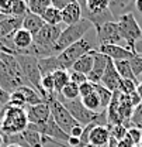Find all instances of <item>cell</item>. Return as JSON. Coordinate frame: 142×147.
I'll return each mask as SVG.
<instances>
[{"instance_id": "obj_2", "label": "cell", "mask_w": 142, "mask_h": 147, "mask_svg": "<svg viewBox=\"0 0 142 147\" xmlns=\"http://www.w3.org/2000/svg\"><path fill=\"white\" fill-rule=\"evenodd\" d=\"M93 27V24L90 23L87 18H82L80 21L75 23V24H71V26H66L61 36L58 38L56 44H55V54L58 55L59 53H62L65 48H68L69 45L80 41L82 38H85L86 33L89 31L90 28Z\"/></svg>"}, {"instance_id": "obj_1", "label": "cell", "mask_w": 142, "mask_h": 147, "mask_svg": "<svg viewBox=\"0 0 142 147\" xmlns=\"http://www.w3.org/2000/svg\"><path fill=\"white\" fill-rule=\"evenodd\" d=\"M28 126L25 109L4 106L0 110V131L3 134L23 133Z\"/></svg>"}, {"instance_id": "obj_35", "label": "cell", "mask_w": 142, "mask_h": 147, "mask_svg": "<svg viewBox=\"0 0 142 147\" xmlns=\"http://www.w3.org/2000/svg\"><path fill=\"white\" fill-rule=\"evenodd\" d=\"M129 127H137L142 130V100L138 106L134 108L131 120H129Z\"/></svg>"}, {"instance_id": "obj_3", "label": "cell", "mask_w": 142, "mask_h": 147, "mask_svg": "<svg viewBox=\"0 0 142 147\" xmlns=\"http://www.w3.org/2000/svg\"><path fill=\"white\" fill-rule=\"evenodd\" d=\"M20 68L24 74V78L27 79V82L30 84L31 88H34L35 91L39 92V95L44 99H48L47 93L42 91L41 88V72H39V67H38V59L33 55H27V54H17L16 55Z\"/></svg>"}, {"instance_id": "obj_10", "label": "cell", "mask_w": 142, "mask_h": 147, "mask_svg": "<svg viewBox=\"0 0 142 147\" xmlns=\"http://www.w3.org/2000/svg\"><path fill=\"white\" fill-rule=\"evenodd\" d=\"M99 51L101 54L108 57L111 61H123V59H131L134 57V53L129 51L127 47H123L120 44H108V45H100Z\"/></svg>"}, {"instance_id": "obj_25", "label": "cell", "mask_w": 142, "mask_h": 147, "mask_svg": "<svg viewBox=\"0 0 142 147\" xmlns=\"http://www.w3.org/2000/svg\"><path fill=\"white\" fill-rule=\"evenodd\" d=\"M53 78V86H55V93H61L62 89L71 82L69 79V72L65 69H58L52 74Z\"/></svg>"}, {"instance_id": "obj_48", "label": "cell", "mask_w": 142, "mask_h": 147, "mask_svg": "<svg viewBox=\"0 0 142 147\" xmlns=\"http://www.w3.org/2000/svg\"><path fill=\"white\" fill-rule=\"evenodd\" d=\"M137 93L141 96V99H142V81L138 82V85H137Z\"/></svg>"}, {"instance_id": "obj_13", "label": "cell", "mask_w": 142, "mask_h": 147, "mask_svg": "<svg viewBox=\"0 0 142 147\" xmlns=\"http://www.w3.org/2000/svg\"><path fill=\"white\" fill-rule=\"evenodd\" d=\"M20 86H24V84H21L17 78H14V75L10 72L6 68V65L0 61V89L11 93Z\"/></svg>"}, {"instance_id": "obj_27", "label": "cell", "mask_w": 142, "mask_h": 147, "mask_svg": "<svg viewBox=\"0 0 142 147\" xmlns=\"http://www.w3.org/2000/svg\"><path fill=\"white\" fill-rule=\"evenodd\" d=\"M94 92H96V95H97L99 99H100V106H101V109L106 110L107 106H108L110 102H111L113 92L108 91L106 86H103L101 84H94Z\"/></svg>"}, {"instance_id": "obj_6", "label": "cell", "mask_w": 142, "mask_h": 147, "mask_svg": "<svg viewBox=\"0 0 142 147\" xmlns=\"http://www.w3.org/2000/svg\"><path fill=\"white\" fill-rule=\"evenodd\" d=\"M47 100H48L49 110H51V116H52V119L55 120V123L62 129L63 131H66L69 134V131L75 126H77L79 123L73 119V116L68 112V109L59 102V99L56 98V93L49 95Z\"/></svg>"}, {"instance_id": "obj_8", "label": "cell", "mask_w": 142, "mask_h": 147, "mask_svg": "<svg viewBox=\"0 0 142 147\" xmlns=\"http://www.w3.org/2000/svg\"><path fill=\"white\" fill-rule=\"evenodd\" d=\"M25 113H27V119H28L27 129H31L41 134V129L44 127V125L51 117L48 100L44 103H39V105H34V106H25Z\"/></svg>"}, {"instance_id": "obj_34", "label": "cell", "mask_w": 142, "mask_h": 147, "mask_svg": "<svg viewBox=\"0 0 142 147\" xmlns=\"http://www.w3.org/2000/svg\"><path fill=\"white\" fill-rule=\"evenodd\" d=\"M63 99H76V98H80L79 96V86L76 85V84H73V82H69L63 89H62V92L59 93Z\"/></svg>"}, {"instance_id": "obj_24", "label": "cell", "mask_w": 142, "mask_h": 147, "mask_svg": "<svg viewBox=\"0 0 142 147\" xmlns=\"http://www.w3.org/2000/svg\"><path fill=\"white\" fill-rule=\"evenodd\" d=\"M41 18L44 20L45 24H49V26H59L62 23V11L55 9L53 6H49L42 14Z\"/></svg>"}, {"instance_id": "obj_50", "label": "cell", "mask_w": 142, "mask_h": 147, "mask_svg": "<svg viewBox=\"0 0 142 147\" xmlns=\"http://www.w3.org/2000/svg\"><path fill=\"white\" fill-rule=\"evenodd\" d=\"M76 1L80 4V7H85V4H86V1H87V0H76Z\"/></svg>"}, {"instance_id": "obj_18", "label": "cell", "mask_w": 142, "mask_h": 147, "mask_svg": "<svg viewBox=\"0 0 142 147\" xmlns=\"http://www.w3.org/2000/svg\"><path fill=\"white\" fill-rule=\"evenodd\" d=\"M82 18H83V11L77 1L69 4L68 7H65L62 10V23H65L66 26L75 24V23L80 21Z\"/></svg>"}, {"instance_id": "obj_43", "label": "cell", "mask_w": 142, "mask_h": 147, "mask_svg": "<svg viewBox=\"0 0 142 147\" xmlns=\"http://www.w3.org/2000/svg\"><path fill=\"white\" fill-rule=\"evenodd\" d=\"M9 100H10V93L0 89V105H3V108H4L9 103Z\"/></svg>"}, {"instance_id": "obj_26", "label": "cell", "mask_w": 142, "mask_h": 147, "mask_svg": "<svg viewBox=\"0 0 142 147\" xmlns=\"http://www.w3.org/2000/svg\"><path fill=\"white\" fill-rule=\"evenodd\" d=\"M114 62V67L117 69V72L120 75L121 79H132V81H137L135 75L131 69V65H129V59H123V61H113Z\"/></svg>"}, {"instance_id": "obj_4", "label": "cell", "mask_w": 142, "mask_h": 147, "mask_svg": "<svg viewBox=\"0 0 142 147\" xmlns=\"http://www.w3.org/2000/svg\"><path fill=\"white\" fill-rule=\"evenodd\" d=\"M121 37L127 42V48L134 53L135 44L142 38V28L139 27L134 13H127L124 16L117 18Z\"/></svg>"}, {"instance_id": "obj_22", "label": "cell", "mask_w": 142, "mask_h": 147, "mask_svg": "<svg viewBox=\"0 0 142 147\" xmlns=\"http://www.w3.org/2000/svg\"><path fill=\"white\" fill-rule=\"evenodd\" d=\"M17 91H20L23 93L27 106H34V105H39V103L47 102V99H44V98L39 95V92L35 91V89L31 88V86H25V85H24V86L17 88Z\"/></svg>"}, {"instance_id": "obj_49", "label": "cell", "mask_w": 142, "mask_h": 147, "mask_svg": "<svg viewBox=\"0 0 142 147\" xmlns=\"http://www.w3.org/2000/svg\"><path fill=\"white\" fill-rule=\"evenodd\" d=\"M0 147H4V140H3V133L0 131Z\"/></svg>"}, {"instance_id": "obj_14", "label": "cell", "mask_w": 142, "mask_h": 147, "mask_svg": "<svg viewBox=\"0 0 142 147\" xmlns=\"http://www.w3.org/2000/svg\"><path fill=\"white\" fill-rule=\"evenodd\" d=\"M41 134L42 136H48V137H51V139L56 140V142H61V143H66L68 144L69 134L66 131H63L62 129L55 123L52 116L48 119V122L44 125V127L41 129Z\"/></svg>"}, {"instance_id": "obj_54", "label": "cell", "mask_w": 142, "mask_h": 147, "mask_svg": "<svg viewBox=\"0 0 142 147\" xmlns=\"http://www.w3.org/2000/svg\"><path fill=\"white\" fill-rule=\"evenodd\" d=\"M141 41H142V38H141Z\"/></svg>"}, {"instance_id": "obj_38", "label": "cell", "mask_w": 142, "mask_h": 147, "mask_svg": "<svg viewBox=\"0 0 142 147\" xmlns=\"http://www.w3.org/2000/svg\"><path fill=\"white\" fill-rule=\"evenodd\" d=\"M127 136L132 140V143L135 146L138 147V144L141 143V140H142V130H139V129H137V127H129L128 131H127Z\"/></svg>"}, {"instance_id": "obj_15", "label": "cell", "mask_w": 142, "mask_h": 147, "mask_svg": "<svg viewBox=\"0 0 142 147\" xmlns=\"http://www.w3.org/2000/svg\"><path fill=\"white\" fill-rule=\"evenodd\" d=\"M23 18L24 17H14L7 16L4 20L0 21V40L11 37L17 30L23 27Z\"/></svg>"}, {"instance_id": "obj_52", "label": "cell", "mask_w": 142, "mask_h": 147, "mask_svg": "<svg viewBox=\"0 0 142 147\" xmlns=\"http://www.w3.org/2000/svg\"><path fill=\"white\" fill-rule=\"evenodd\" d=\"M6 17H7V16H4V14H0V21H1V20H4Z\"/></svg>"}, {"instance_id": "obj_12", "label": "cell", "mask_w": 142, "mask_h": 147, "mask_svg": "<svg viewBox=\"0 0 142 147\" xmlns=\"http://www.w3.org/2000/svg\"><path fill=\"white\" fill-rule=\"evenodd\" d=\"M120 81H121V78H120V75H118L115 67H114V62L111 59H108L107 67H106V69H104V74H103V76L100 79V84L103 86H106L108 91L115 92V91H118Z\"/></svg>"}, {"instance_id": "obj_16", "label": "cell", "mask_w": 142, "mask_h": 147, "mask_svg": "<svg viewBox=\"0 0 142 147\" xmlns=\"http://www.w3.org/2000/svg\"><path fill=\"white\" fill-rule=\"evenodd\" d=\"M108 140H110V130L107 126L97 125L91 129L89 136V144L97 147H107Z\"/></svg>"}, {"instance_id": "obj_47", "label": "cell", "mask_w": 142, "mask_h": 147, "mask_svg": "<svg viewBox=\"0 0 142 147\" xmlns=\"http://www.w3.org/2000/svg\"><path fill=\"white\" fill-rule=\"evenodd\" d=\"M107 147H118V142H117L115 139L110 137V140H108V143H107Z\"/></svg>"}, {"instance_id": "obj_46", "label": "cell", "mask_w": 142, "mask_h": 147, "mask_svg": "<svg viewBox=\"0 0 142 147\" xmlns=\"http://www.w3.org/2000/svg\"><path fill=\"white\" fill-rule=\"evenodd\" d=\"M134 10L142 14V0H134Z\"/></svg>"}, {"instance_id": "obj_30", "label": "cell", "mask_w": 142, "mask_h": 147, "mask_svg": "<svg viewBox=\"0 0 142 147\" xmlns=\"http://www.w3.org/2000/svg\"><path fill=\"white\" fill-rule=\"evenodd\" d=\"M28 13V6L25 0H11L10 7V16L14 17H24Z\"/></svg>"}, {"instance_id": "obj_42", "label": "cell", "mask_w": 142, "mask_h": 147, "mask_svg": "<svg viewBox=\"0 0 142 147\" xmlns=\"http://www.w3.org/2000/svg\"><path fill=\"white\" fill-rule=\"evenodd\" d=\"M10 7H11V0H0V14L10 16Z\"/></svg>"}, {"instance_id": "obj_41", "label": "cell", "mask_w": 142, "mask_h": 147, "mask_svg": "<svg viewBox=\"0 0 142 147\" xmlns=\"http://www.w3.org/2000/svg\"><path fill=\"white\" fill-rule=\"evenodd\" d=\"M76 0H51V6H53L55 9H58V10H63L65 7H68L69 4L72 3H75Z\"/></svg>"}, {"instance_id": "obj_5", "label": "cell", "mask_w": 142, "mask_h": 147, "mask_svg": "<svg viewBox=\"0 0 142 147\" xmlns=\"http://www.w3.org/2000/svg\"><path fill=\"white\" fill-rule=\"evenodd\" d=\"M91 50H94L93 45H91V42H90L89 40H86V38H82L80 41H77V42L69 45L68 48H65L62 53H59V54L56 55L59 68H61V69H65V71L71 69L72 65H73L82 55L87 54Z\"/></svg>"}, {"instance_id": "obj_53", "label": "cell", "mask_w": 142, "mask_h": 147, "mask_svg": "<svg viewBox=\"0 0 142 147\" xmlns=\"http://www.w3.org/2000/svg\"><path fill=\"white\" fill-rule=\"evenodd\" d=\"M138 147H142V140H141V143H139V144H138Z\"/></svg>"}, {"instance_id": "obj_20", "label": "cell", "mask_w": 142, "mask_h": 147, "mask_svg": "<svg viewBox=\"0 0 142 147\" xmlns=\"http://www.w3.org/2000/svg\"><path fill=\"white\" fill-rule=\"evenodd\" d=\"M44 20L41 18V16H38V14H34V13H27L24 18H23V27L21 28H24V30H27L28 33H31L33 37L35 36L37 33L44 27Z\"/></svg>"}, {"instance_id": "obj_17", "label": "cell", "mask_w": 142, "mask_h": 147, "mask_svg": "<svg viewBox=\"0 0 142 147\" xmlns=\"http://www.w3.org/2000/svg\"><path fill=\"white\" fill-rule=\"evenodd\" d=\"M11 40H13V44H14L16 50L18 51V54H21L23 51L28 50V48L33 45V42H34L33 34L28 33V31L24 30V28L17 30V31L11 36Z\"/></svg>"}, {"instance_id": "obj_29", "label": "cell", "mask_w": 142, "mask_h": 147, "mask_svg": "<svg viewBox=\"0 0 142 147\" xmlns=\"http://www.w3.org/2000/svg\"><path fill=\"white\" fill-rule=\"evenodd\" d=\"M23 137L28 147H42V142H41L42 136L38 131H34L31 129H25L23 131Z\"/></svg>"}, {"instance_id": "obj_51", "label": "cell", "mask_w": 142, "mask_h": 147, "mask_svg": "<svg viewBox=\"0 0 142 147\" xmlns=\"http://www.w3.org/2000/svg\"><path fill=\"white\" fill-rule=\"evenodd\" d=\"M6 147H21V146H18V144H9V146H6Z\"/></svg>"}, {"instance_id": "obj_33", "label": "cell", "mask_w": 142, "mask_h": 147, "mask_svg": "<svg viewBox=\"0 0 142 147\" xmlns=\"http://www.w3.org/2000/svg\"><path fill=\"white\" fill-rule=\"evenodd\" d=\"M137 85H138L137 81H132V79H121V81H120V85H118V91L121 92L123 95H131V93L137 92Z\"/></svg>"}, {"instance_id": "obj_39", "label": "cell", "mask_w": 142, "mask_h": 147, "mask_svg": "<svg viewBox=\"0 0 142 147\" xmlns=\"http://www.w3.org/2000/svg\"><path fill=\"white\" fill-rule=\"evenodd\" d=\"M69 79H71V82H73V84H76L77 86H80L82 84L87 82V75H85V74H80V72H75V71H72V72H69Z\"/></svg>"}, {"instance_id": "obj_7", "label": "cell", "mask_w": 142, "mask_h": 147, "mask_svg": "<svg viewBox=\"0 0 142 147\" xmlns=\"http://www.w3.org/2000/svg\"><path fill=\"white\" fill-rule=\"evenodd\" d=\"M63 28H61V26H49V24H44V27L34 36V44L44 48L49 57H53L55 54V44L58 41V38L61 36Z\"/></svg>"}, {"instance_id": "obj_11", "label": "cell", "mask_w": 142, "mask_h": 147, "mask_svg": "<svg viewBox=\"0 0 142 147\" xmlns=\"http://www.w3.org/2000/svg\"><path fill=\"white\" fill-rule=\"evenodd\" d=\"M94 62H93V69L90 71V74L87 75V81H90L91 84H100V79L104 74V69L107 67L108 62V57H106L104 54H101L99 50H94Z\"/></svg>"}, {"instance_id": "obj_9", "label": "cell", "mask_w": 142, "mask_h": 147, "mask_svg": "<svg viewBox=\"0 0 142 147\" xmlns=\"http://www.w3.org/2000/svg\"><path fill=\"white\" fill-rule=\"evenodd\" d=\"M96 36L100 45H108V44H118L123 41V37L120 33V27L117 21H110L100 27H96Z\"/></svg>"}, {"instance_id": "obj_45", "label": "cell", "mask_w": 142, "mask_h": 147, "mask_svg": "<svg viewBox=\"0 0 142 147\" xmlns=\"http://www.w3.org/2000/svg\"><path fill=\"white\" fill-rule=\"evenodd\" d=\"M118 147H137V146L132 143V140H131L128 136H125L123 140L118 142Z\"/></svg>"}, {"instance_id": "obj_21", "label": "cell", "mask_w": 142, "mask_h": 147, "mask_svg": "<svg viewBox=\"0 0 142 147\" xmlns=\"http://www.w3.org/2000/svg\"><path fill=\"white\" fill-rule=\"evenodd\" d=\"M94 50L89 51L87 54L82 55L73 65H72V71L75 72H80V74H85V75H89L90 71L93 69V62H94Z\"/></svg>"}, {"instance_id": "obj_44", "label": "cell", "mask_w": 142, "mask_h": 147, "mask_svg": "<svg viewBox=\"0 0 142 147\" xmlns=\"http://www.w3.org/2000/svg\"><path fill=\"white\" fill-rule=\"evenodd\" d=\"M83 127L85 126H82V125H77V126H75V127L72 129L71 131H69V136H72V137H80L82 136V131H83Z\"/></svg>"}, {"instance_id": "obj_32", "label": "cell", "mask_w": 142, "mask_h": 147, "mask_svg": "<svg viewBox=\"0 0 142 147\" xmlns=\"http://www.w3.org/2000/svg\"><path fill=\"white\" fill-rule=\"evenodd\" d=\"M6 106H11V108H20V109H25L27 103H25V99L23 96V93L20 91H16L10 93V100Z\"/></svg>"}, {"instance_id": "obj_31", "label": "cell", "mask_w": 142, "mask_h": 147, "mask_svg": "<svg viewBox=\"0 0 142 147\" xmlns=\"http://www.w3.org/2000/svg\"><path fill=\"white\" fill-rule=\"evenodd\" d=\"M80 99H82L83 105L89 110H91V112H99V109L101 108V106H100V99H99V96L96 95V92L90 93V95L85 96V98H80Z\"/></svg>"}, {"instance_id": "obj_23", "label": "cell", "mask_w": 142, "mask_h": 147, "mask_svg": "<svg viewBox=\"0 0 142 147\" xmlns=\"http://www.w3.org/2000/svg\"><path fill=\"white\" fill-rule=\"evenodd\" d=\"M38 67H39L41 76H45V75H52L55 71L61 69V68H59V64H58V59H56V55L38 59Z\"/></svg>"}, {"instance_id": "obj_40", "label": "cell", "mask_w": 142, "mask_h": 147, "mask_svg": "<svg viewBox=\"0 0 142 147\" xmlns=\"http://www.w3.org/2000/svg\"><path fill=\"white\" fill-rule=\"evenodd\" d=\"M93 92H94V84H91L90 81L82 84L79 86V96L80 98H85V96H87V95L93 93Z\"/></svg>"}, {"instance_id": "obj_36", "label": "cell", "mask_w": 142, "mask_h": 147, "mask_svg": "<svg viewBox=\"0 0 142 147\" xmlns=\"http://www.w3.org/2000/svg\"><path fill=\"white\" fill-rule=\"evenodd\" d=\"M108 130H110V137H113V139H115L117 142H120V140H123L125 136H127V131H128V129L125 127L124 125H113V126H107Z\"/></svg>"}, {"instance_id": "obj_28", "label": "cell", "mask_w": 142, "mask_h": 147, "mask_svg": "<svg viewBox=\"0 0 142 147\" xmlns=\"http://www.w3.org/2000/svg\"><path fill=\"white\" fill-rule=\"evenodd\" d=\"M27 6H28V11L41 16L49 6H51V0H25Z\"/></svg>"}, {"instance_id": "obj_37", "label": "cell", "mask_w": 142, "mask_h": 147, "mask_svg": "<svg viewBox=\"0 0 142 147\" xmlns=\"http://www.w3.org/2000/svg\"><path fill=\"white\" fill-rule=\"evenodd\" d=\"M129 65H131V69L135 75V78L141 76L142 75V55L135 54L131 59H129Z\"/></svg>"}, {"instance_id": "obj_19", "label": "cell", "mask_w": 142, "mask_h": 147, "mask_svg": "<svg viewBox=\"0 0 142 147\" xmlns=\"http://www.w3.org/2000/svg\"><path fill=\"white\" fill-rule=\"evenodd\" d=\"M110 1V11L115 20L127 13H132L134 10V0H108Z\"/></svg>"}]
</instances>
